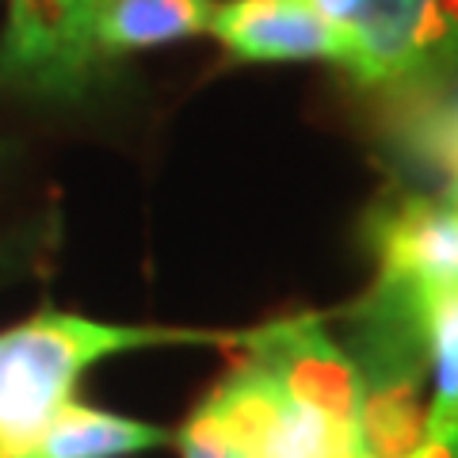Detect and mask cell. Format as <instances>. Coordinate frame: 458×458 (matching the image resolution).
Instances as JSON below:
<instances>
[{
    "label": "cell",
    "instance_id": "cell-1",
    "mask_svg": "<svg viewBox=\"0 0 458 458\" xmlns=\"http://www.w3.org/2000/svg\"><path fill=\"white\" fill-rule=\"evenodd\" d=\"M233 348V333L165 325H114L81 313L38 310L0 333V454L35 436L57 409L77 401L81 375L96 363L141 348Z\"/></svg>",
    "mask_w": 458,
    "mask_h": 458
},
{
    "label": "cell",
    "instance_id": "cell-2",
    "mask_svg": "<svg viewBox=\"0 0 458 458\" xmlns=\"http://www.w3.org/2000/svg\"><path fill=\"white\" fill-rule=\"evenodd\" d=\"M276 386L267 458H360V378L325 318H286L233 333Z\"/></svg>",
    "mask_w": 458,
    "mask_h": 458
},
{
    "label": "cell",
    "instance_id": "cell-3",
    "mask_svg": "<svg viewBox=\"0 0 458 458\" xmlns=\"http://www.w3.org/2000/svg\"><path fill=\"white\" fill-rule=\"evenodd\" d=\"M104 0H12L0 35V92L77 104L111 77L96 42Z\"/></svg>",
    "mask_w": 458,
    "mask_h": 458
},
{
    "label": "cell",
    "instance_id": "cell-4",
    "mask_svg": "<svg viewBox=\"0 0 458 458\" xmlns=\"http://www.w3.org/2000/svg\"><path fill=\"white\" fill-rule=\"evenodd\" d=\"M352 35L360 89L428 96L458 77V0H363Z\"/></svg>",
    "mask_w": 458,
    "mask_h": 458
},
{
    "label": "cell",
    "instance_id": "cell-5",
    "mask_svg": "<svg viewBox=\"0 0 458 458\" xmlns=\"http://www.w3.org/2000/svg\"><path fill=\"white\" fill-rule=\"evenodd\" d=\"M233 62H328L348 73L355 62V35L340 27L313 0H218L210 31Z\"/></svg>",
    "mask_w": 458,
    "mask_h": 458
},
{
    "label": "cell",
    "instance_id": "cell-6",
    "mask_svg": "<svg viewBox=\"0 0 458 458\" xmlns=\"http://www.w3.org/2000/svg\"><path fill=\"white\" fill-rule=\"evenodd\" d=\"M276 386L267 367L245 352L229 375L199 401L172 436L180 458H267Z\"/></svg>",
    "mask_w": 458,
    "mask_h": 458
},
{
    "label": "cell",
    "instance_id": "cell-7",
    "mask_svg": "<svg viewBox=\"0 0 458 458\" xmlns=\"http://www.w3.org/2000/svg\"><path fill=\"white\" fill-rule=\"evenodd\" d=\"M165 443H172V432L149 420L69 401L35 436L8 447L0 458H134Z\"/></svg>",
    "mask_w": 458,
    "mask_h": 458
},
{
    "label": "cell",
    "instance_id": "cell-8",
    "mask_svg": "<svg viewBox=\"0 0 458 458\" xmlns=\"http://www.w3.org/2000/svg\"><path fill=\"white\" fill-rule=\"evenodd\" d=\"M218 0H104L96 42L114 65L126 54L157 50L210 31Z\"/></svg>",
    "mask_w": 458,
    "mask_h": 458
},
{
    "label": "cell",
    "instance_id": "cell-9",
    "mask_svg": "<svg viewBox=\"0 0 458 458\" xmlns=\"http://www.w3.org/2000/svg\"><path fill=\"white\" fill-rule=\"evenodd\" d=\"M424 141H428V153H432V161L443 172V188L436 195L458 214V107L443 114L439 123H432V131H428Z\"/></svg>",
    "mask_w": 458,
    "mask_h": 458
},
{
    "label": "cell",
    "instance_id": "cell-10",
    "mask_svg": "<svg viewBox=\"0 0 458 458\" xmlns=\"http://www.w3.org/2000/svg\"><path fill=\"white\" fill-rule=\"evenodd\" d=\"M405 458H458V420L447 424L443 432L428 436L420 447L412 451V454H405Z\"/></svg>",
    "mask_w": 458,
    "mask_h": 458
},
{
    "label": "cell",
    "instance_id": "cell-11",
    "mask_svg": "<svg viewBox=\"0 0 458 458\" xmlns=\"http://www.w3.org/2000/svg\"><path fill=\"white\" fill-rule=\"evenodd\" d=\"M313 4H318L333 23L352 27L355 16H360V8H363V0H313Z\"/></svg>",
    "mask_w": 458,
    "mask_h": 458
}]
</instances>
